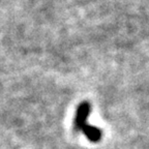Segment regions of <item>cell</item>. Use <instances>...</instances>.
I'll list each match as a JSON object with an SVG mask.
<instances>
[{"instance_id":"1","label":"cell","mask_w":149,"mask_h":149,"mask_svg":"<svg viewBox=\"0 0 149 149\" xmlns=\"http://www.w3.org/2000/svg\"><path fill=\"white\" fill-rule=\"evenodd\" d=\"M90 111L91 106L88 102H83L79 105L74 120V130L76 132H81L87 124V119L90 114Z\"/></svg>"},{"instance_id":"2","label":"cell","mask_w":149,"mask_h":149,"mask_svg":"<svg viewBox=\"0 0 149 149\" xmlns=\"http://www.w3.org/2000/svg\"><path fill=\"white\" fill-rule=\"evenodd\" d=\"M81 132L92 143H97L98 141H100V139L102 137V132L100 128L93 125H89V124H86V125L84 126Z\"/></svg>"}]
</instances>
